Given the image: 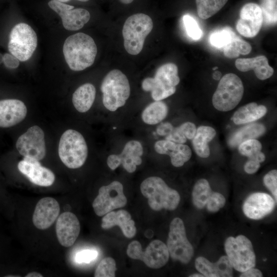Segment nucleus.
<instances>
[{"mask_svg": "<svg viewBox=\"0 0 277 277\" xmlns=\"http://www.w3.org/2000/svg\"><path fill=\"white\" fill-rule=\"evenodd\" d=\"M63 51L70 69L79 71L93 65L97 50L94 41L90 35L78 32L66 39Z\"/></svg>", "mask_w": 277, "mask_h": 277, "instance_id": "f257e3e1", "label": "nucleus"}, {"mask_svg": "<svg viewBox=\"0 0 277 277\" xmlns=\"http://www.w3.org/2000/svg\"><path fill=\"white\" fill-rule=\"evenodd\" d=\"M142 194L148 199L150 207L155 211L162 209L175 210L180 201L178 192L170 188L165 181L158 176H150L141 183Z\"/></svg>", "mask_w": 277, "mask_h": 277, "instance_id": "f03ea898", "label": "nucleus"}, {"mask_svg": "<svg viewBox=\"0 0 277 277\" xmlns=\"http://www.w3.org/2000/svg\"><path fill=\"white\" fill-rule=\"evenodd\" d=\"M105 108L115 112L123 107L130 95V86L126 75L121 70L113 69L104 77L101 85Z\"/></svg>", "mask_w": 277, "mask_h": 277, "instance_id": "7ed1b4c3", "label": "nucleus"}, {"mask_svg": "<svg viewBox=\"0 0 277 277\" xmlns=\"http://www.w3.org/2000/svg\"><path fill=\"white\" fill-rule=\"evenodd\" d=\"M180 81L177 66L167 63L157 68L153 77L144 78L142 88L145 91L150 92L154 101H162L175 92Z\"/></svg>", "mask_w": 277, "mask_h": 277, "instance_id": "20e7f679", "label": "nucleus"}, {"mask_svg": "<svg viewBox=\"0 0 277 277\" xmlns=\"http://www.w3.org/2000/svg\"><path fill=\"white\" fill-rule=\"evenodd\" d=\"M153 24L151 18L144 13H136L127 18L124 24L122 34L126 51L136 55L142 50L145 40L151 32Z\"/></svg>", "mask_w": 277, "mask_h": 277, "instance_id": "39448f33", "label": "nucleus"}, {"mask_svg": "<svg viewBox=\"0 0 277 277\" xmlns=\"http://www.w3.org/2000/svg\"><path fill=\"white\" fill-rule=\"evenodd\" d=\"M58 151L61 160L66 167L76 169L85 163L88 149L86 142L80 132L68 129L61 137Z\"/></svg>", "mask_w": 277, "mask_h": 277, "instance_id": "423d86ee", "label": "nucleus"}, {"mask_svg": "<svg viewBox=\"0 0 277 277\" xmlns=\"http://www.w3.org/2000/svg\"><path fill=\"white\" fill-rule=\"evenodd\" d=\"M244 87L240 78L235 74L228 73L220 80L212 96L214 107L221 111L234 109L242 98Z\"/></svg>", "mask_w": 277, "mask_h": 277, "instance_id": "0eeeda50", "label": "nucleus"}, {"mask_svg": "<svg viewBox=\"0 0 277 277\" xmlns=\"http://www.w3.org/2000/svg\"><path fill=\"white\" fill-rule=\"evenodd\" d=\"M225 250L232 266L244 272L255 265V255L251 241L245 236L228 237L225 242Z\"/></svg>", "mask_w": 277, "mask_h": 277, "instance_id": "6e6552de", "label": "nucleus"}, {"mask_svg": "<svg viewBox=\"0 0 277 277\" xmlns=\"http://www.w3.org/2000/svg\"><path fill=\"white\" fill-rule=\"evenodd\" d=\"M37 45V37L34 30L26 23H19L12 29L8 43L10 53L19 61H28Z\"/></svg>", "mask_w": 277, "mask_h": 277, "instance_id": "1a4fd4ad", "label": "nucleus"}, {"mask_svg": "<svg viewBox=\"0 0 277 277\" xmlns=\"http://www.w3.org/2000/svg\"><path fill=\"white\" fill-rule=\"evenodd\" d=\"M167 247L169 256L174 261L187 264L193 256V247L187 238L184 222L179 217L173 219L170 223Z\"/></svg>", "mask_w": 277, "mask_h": 277, "instance_id": "9d476101", "label": "nucleus"}, {"mask_svg": "<svg viewBox=\"0 0 277 277\" xmlns=\"http://www.w3.org/2000/svg\"><path fill=\"white\" fill-rule=\"evenodd\" d=\"M128 256L143 261L148 267L158 269L165 266L169 260V253L167 245L159 240L152 241L145 251L137 241L131 242L127 249Z\"/></svg>", "mask_w": 277, "mask_h": 277, "instance_id": "9b49d317", "label": "nucleus"}, {"mask_svg": "<svg viewBox=\"0 0 277 277\" xmlns=\"http://www.w3.org/2000/svg\"><path fill=\"white\" fill-rule=\"evenodd\" d=\"M127 201L122 184L114 181L99 189L98 194L94 200L92 207L95 214L102 216L114 209L124 207Z\"/></svg>", "mask_w": 277, "mask_h": 277, "instance_id": "f8f14e48", "label": "nucleus"}, {"mask_svg": "<svg viewBox=\"0 0 277 277\" xmlns=\"http://www.w3.org/2000/svg\"><path fill=\"white\" fill-rule=\"evenodd\" d=\"M16 148L24 157H31L38 161L46 155L45 134L38 126L30 127L17 139Z\"/></svg>", "mask_w": 277, "mask_h": 277, "instance_id": "ddd939ff", "label": "nucleus"}, {"mask_svg": "<svg viewBox=\"0 0 277 277\" xmlns=\"http://www.w3.org/2000/svg\"><path fill=\"white\" fill-rule=\"evenodd\" d=\"M48 4L61 17L63 25L67 30H80L90 19V13L85 9H74L73 6L56 0H51Z\"/></svg>", "mask_w": 277, "mask_h": 277, "instance_id": "4468645a", "label": "nucleus"}, {"mask_svg": "<svg viewBox=\"0 0 277 277\" xmlns=\"http://www.w3.org/2000/svg\"><path fill=\"white\" fill-rule=\"evenodd\" d=\"M263 21L261 8L250 3L245 5L240 11V17L236 23L238 32L246 37L255 36L259 32Z\"/></svg>", "mask_w": 277, "mask_h": 277, "instance_id": "2eb2a0df", "label": "nucleus"}, {"mask_svg": "<svg viewBox=\"0 0 277 277\" xmlns=\"http://www.w3.org/2000/svg\"><path fill=\"white\" fill-rule=\"evenodd\" d=\"M19 171L34 184L47 187L53 184L55 175L47 168L42 166L39 161L28 157H24L17 164Z\"/></svg>", "mask_w": 277, "mask_h": 277, "instance_id": "dca6fc26", "label": "nucleus"}, {"mask_svg": "<svg viewBox=\"0 0 277 277\" xmlns=\"http://www.w3.org/2000/svg\"><path fill=\"white\" fill-rule=\"evenodd\" d=\"M57 240L65 247L72 246L80 232V224L76 216L70 212H65L58 217L55 226Z\"/></svg>", "mask_w": 277, "mask_h": 277, "instance_id": "f3484780", "label": "nucleus"}, {"mask_svg": "<svg viewBox=\"0 0 277 277\" xmlns=\"http://www.w3.org/2000/svg\"><path fill=\"white\" fill-rule=\"evenodd\" d=\"M60 212L58 202L54 198L45 197L37 203L32 216V222L36 228L45 230L55 222Z\"/></svg>", "mask_w": 277, "mask_h": 277, "instance_id": "a211bd4d", "label": "nucleus"}, {"mask_svg": "<svg viewBox=\"0 0 277 277\" xmlns=\"http://www.w3.org/2000/svg\"><path fill=\"white\" fill-rule=\"evenodd\" d=\"M275 207V201L268 194L256 192L245 200L243 206L245 215L249 219H261L270 213Z\"/></svg>", "mask_w": 277, "mask_h": 277, "instance_id": "6ab92c4d", "label": "nucleus"}, {"mask_svg": "<svg viewBox=\"0 0 277 277\" xmlns=\"http://www.w3.org/2000/svg\"><path fill=\"white\" fill-rule=\"evenodd\" d=\"M27 109L21 100H0V127L8 128L22 122L26 117Z\"/></svg>", "mask_w": 277, "mask_h": 277, "instance_id": "aec40b11", "label": "nucleus"}, {"mask_svg": "<svg viewBox=\"0 0 277 277\" xmlns=\"http://www.w3.org/2000/svg\"><path fill=\"white\" fill-rule=\"evenodd\" d=\"M154 148L159 154L168 155L172 165L176 167L182 166L192 155L191 150L188 146L166 139L156 141Z\"/></svg>", "mask_w": 277, "mask_h": 277, "instance_id": "412c9836", "label": "nucleus"}, {"mask_svg": "<svg viewBox=\"0 0 277 277\" xmlns=\"http://www.w3.org/2000/svg\"><path fill=\"white\" fill-rule=\"evenodd\" d=\"M195 266L206 277L233 276V267L227 255L222 256L215 263L203 256L198 257L195 260Z\"/></svg>", "mask_w": 277, "mask_h": 277, "instance_id": "4be33fe9", "label": "nucleus"}, {"mask_svg": "<svg viewBox=\"0 0 277 277\" xmlns=\"http://www.w3.org/2000/svg\"><path fill=\"white\" fill-rule=\"evenodd\" d=\"M115 226H118L124 235L128 238H132L135 235L136 228L135 223L131 219L130 214L125 210L111 211L102 218L101 227L103 229H108Z\"/></svg>", "mask_w": 277, "mask_h": 277, "instance_id": "5701e85b", "label": "nucleus"}, {"mask_svg": "<svg viewBox=\"0 0 277 277\" xmlns=\"http://www.w3.org/2000/svg\"><path fill=\"white\" fill-rule=\"evenodd\" d=\"M144 147L138 140H131L124 145L121 152L117 154L118 159L123 168L129 173H133L137 166L142 163Z\"/></svg>", "mask_w": 277, "mask_h": 277, "instance_id": "b1692460", "label": "nucleus"}, {"mask_svg": "<svg viewBox=\"0 0 277 277\" xmlns=\"http://www.w3.org/2000/svg\"><path fill=\"white\" fill-rule=\"evenodd\" d=\"M235 65L238 70L242 72L253 70L256 76L261 80L269 78L274 72L273 69L269 66L268 59L264 55L238 58L235 62Z\"/></svg>", "mask_w": 277, "mask_h": 277, "instance_id": "393cba45", "label": "nucleus"}, {"mask_svg": "<svg viewBox=\"0 0 277 277\" xmlns=\"http://www.w3.org/2000/svg\"><path fill=\"white\" fill-rule=\"evenodd\" d=\"M96 96V89L91 83L78 87L72 95V102L75 109L81 113L88 111L92 107Z\"/></svg>", "mask_w": 277, "mask_h": 277, "instance_id": "a878e982", "label": "nucleus"}, {"mask_svg": "<svg viewBox=\"0 0 277 277\" xmlns=\"http://www.w3.org/2000/svg\"><path fill=\"white\" fill-rule=\"evenodd\" d=\"M216 131L209 126H201L196 129L192 140V146L195 153L199 156L206 158L210 155L208 143L215 136Z\"/></svg>", "mask_w": 277, "mask_h": 277, "instance_id": "bb28decb", "label": "nucleus"}, {"mask_svg": "<svg viewBox=\"0 0 277 277\" xmlns=\"http://www.w3.org/2000/svg\"><path fill=\"white\" fill-rule=\"evenodd\" d=\"M267 111L265 106L250 103L239 108L234 112L232 120L236 125L252 122L262 117Z\"/></svg>", "mask_w": 277, "mask_h": 277, "instance_id": "cd10ccee", "label": "nucleus"}, {"mask_svg": "<svg viewBox=\"0 0 277 277\" xmlns=\"http://www.w3.org/2000/svg\"><path fill=\"white\" fill-rule=\"evenodd\" d=\"M168 113L167 105L162 101H154L148 105L141 113V118L146 125L153 126L161 123Z\"/></svg>", "mask_w": 277, "mask_h": 277, "instance_id": "c85d7f7f", "label": "nucleus"}, {"mask_svg": "<svg viewBox=\"0 0 277 277\" xmlns=\"http://www.w3.org/2000/svg\"><path fill=\"white\" fill-rule=\"evenodd\" d=\"M266 131L265 126L254 123L245 126L235 131L229 137L228 143L231 147H236L248 140L254 139L263 135Z\"/></svg>", "mask_w": 277, "mask_h": 277, "instance_id": "c756f323", "label": "nucleus"}, {"mask_svg": "<svg viewBox=\"0 0 277 277\" xmlns=\"http://www.w3.org/2000/svg\"><path fill=\"white\" fill-rule=\"evenodd\" d=\"M212 192L209 183L206 180L202 179L198 180L192 192L194 205L199 209H203L206 206Z\"/></svg>", "mask_w": 277, "mask_h": 277, "instance_id": "7c9ffc66", "label": "nucleus"}, {"mask_svg": "<svg viewBox=\"0 0 277 277\" xmlns=\"http://www.w3.org/2000/svg\"><path fill=\"white\" fill-rule=\"evenodd\" d=\"M196 132L195 125L189 122L182 124L179 127L174 128L168 135V139L179 144H184L187 139L192 140Z\"/></svg>", "mask_w": 277, "mask_h": 277, "instance_id": "2f4dec72", "label": "nucleus"}, {"mask_svg": "<svg viewBox=\"0 0 277 277\" xmlns=\"http://www.w3.org/2000/svg\"><path fill=\"white\" fill-rule=\"evenodd\" d=\"M197 12L202 19H207L219 11L228 0H195Z\"/></svg>", "mask_w": 277, "mask_h": 277, "instance_id": "473e14b6", "label": "nucleus"}, {"mask_svg": "<svg viewBox=\"0 0 277 277\" xmlns=\"http://www.w3.org/2000/svg\"><path fill=\"white\" fill-rule=\"evenodd\" d=\"M236 36L232 30L225 28L212 33L209 37L210 44L217 48H224Z\"/></svg>", "mask_w": 277, "mask_h": 277, "instance_id": "72a5a7b5", "label": "nucleus"}, {"mask_svg": "<svg viewBox=\"0 0 277 277\" xmlns=\"http://www.w3.org/2000/svg\"><path fill=\"white\" fill-rule=\"evenodd\" d=\"M115 260L110 257L103 259L98 265L95 273V277H114L116 270Z\"/></svg>", "mask_w": 277, "mask_h": 277, "instance_id": "f704fd0d", "label": "nucleus"}, {"mask_svg": "<svg viewBox=\"0 0 277 277\" xmlns=\"http://www.w3.org/2000/svg\"><path fill=\"white\" fill-rule=\"evenodd\" d=\"M183 19L188 35L193 39H200L203 32L195 19L189 15H185Z\"/></svg>", "mask_w": 277, "mask_h": 277, "instance_id": "c9c22d12", "label": "nucleus"}, {"mask_svg": "<svg viewBox=\"0 0 277 277\" xmlns=\"http://www.w3.org/2000/svg\"><path fill=\"white\" fill-rule=\"evenodd\" d=\"M262 146L261 143L255 139L248 140L241 143L238 149L239 152L243 155L248 157L254 154L255 153L261 151Z\"/></svg>", "mask_w": 277, "mask_h": 277, "instance_id": "e433bc0d", "label": "nucleus"}, {"mask_svg": "<svg viewBox=\"0 0 277 277\" xmlns=\"http://www.w3.org/2000/svg\"><path fill=\"white\" fill-rule=\"evenodd\" d=\"M226 200L223 195L216 192H212L206 205L207 210L210 212H216L223 207Z\"/></svg>", "mask_w": 277, "mask_h": 277, "instance_id": "4c0bfd02", "label": "nucleus"}, {"mask_svg": "<svg viewBox=\"0 0 277 277\" xmlns=\"http://www.w3.org/2000/svg\"><path fill=\"white\" fill-rule=\"evenodd\" d=\"M263 182L266 187L270 190L277 200V171L272 170L267 173L263 178Z\"/></svg>", "mask_w": 277, "mask_h": 277, "instance_id": "58836bf2", "label": "nucleus"}, {"mask_svg": "<svg viewBox=\"0 0 277 277\" xmlns=\"http://www.w3.org/2000/svg\"><path fill=\"white\" fill-rule=\"evenodd\" d=\"M98 255V252L94 250H84L77 252L75 255V261L78 263H88L94 260Z\"/></svg>", "mask_w": 277, "mask_h": 277, "instance_id": "ea45409f", "label": "nucleus"}, {"mask_svg": "<svg viewBox=\"0 0 277 277\" xmlns=\"http://www.w3.org/2000/svg\"><path fill=\"white\" fill-rule=\"evenodd\" d=\"M236 51L241 54H247L251 51V46L247 42L235 37L233 39Z\"/></svg>", "mask_w": 277, "mask_h": 277, "instance_id": "a19ab883", "label": "nucleus"}, {"mask_svg": "<svg viewBox=\"0 0 277 277\" xmlns=\"http://www.w3.org/2000/svg\"><path fill=\"white\" fill-rule=\"evenodd\" d=\"M3 63L9 69H16L19 65V60L12 54L5 53L3 55Z\"/></svg>", "mask_w": 277, "mask_h": 277, "instance_id": "79ce46f5", "label": "nucleus"}, {"mask_svg": "<svg viewBox=\"0 0 277 277\" xmlns=\"http://www.w3.org/2000/svg\"><path fill=\"white\" fill-rule=\"evenodd\" d=\"M173 128V126L170 123H161L157 126L156 131L158 135L166 136L172 131Z\"/></svg>", "mask_w": 277, "mask_h": 277, "instance_id": "37998d69", "label": "nucleus"}, {"mask_svg": "<svg viewBox=\"0 0 277 277\" xmlns=\"http://www.w3.org/2000/svg\"><path fill=\"white\" fill-rule=\"evenodd\" d=\"M233 39L224 47V54L225 56L230 58L238 57L240 54L235 48Z\"/></svg>", "mask_w": 277, "mask_h": 277, "instance_id": "c03bdc74", "label": "nucleus"}, {"mask_svg": "<svg viewBox=\"0 0 277 277\" xmlns=\"http://www.w3.org/2000/svg\"><path fill=\"white\" fill-rule=\"evenodd\" d=\"M260 167V163L257 161L248 159L244 165V170L248 174L255 173Z\"/></svg>", "mask_w": 277, "mask_h": 277, "instance_id": "a18cd8bd", "label": "nucleus"}, {"mask_svg": "<svg viewBox=\"0 0 277 277\" xmlns=\"http://www.w3.org/2000/svg\"><path fill=\"white\" fill-rule=\"evenodd\" d=\"M107 164L109 168L112 170H115L121 165L117 154H110L107 159Z\"/></svg>", "mask_w": 277, "mask_h": 277, "instance_id": "49530a36", "label": "nucleus"}, {"mask_svg": "<svg viewBox=\"0 0 277 277\" xmlns=\"http://www.w3.org/2000/svg\"><path fill=\"white\" fill-rule=\"evenodd\" d=\"M240 277H262L263 274L258 269L252 267L244 272L240 275Z\"/></svg>", "mask_w": 277, "mask_h": 277, "instance_id": "de8ad7c7", "label": "nucleus"}, {"mask_svg": "<svg viewBox=\"0 0 277 277\" xmlns=\"http://www.w3.org/2000/svg\"><path fill=\"white\" fill-rule=\"evenodd\" d=\"M248 159L257 161L260 163L265 161V155L261 151H259L249 157Z\"/></svg>", "mask_w": 277, "mask_h": 277, "instance_id": "09e8293b", "label": "nucleus"}, {"mask_svg": "<svg viewBox=\"0 0 277 277\" xmlns=\"http://www.w3.org/2000/svg\"><path fill=\"white\" fill-rule=\"evenodd\" d=\"M26 277H43V275L37 272H29L25 275Z\"/></svg>", "mask_w": 277, "mask_h": 277, "instance_id": "8fccbe9b", "label": "nucleus"}, {"mask_svg": "<svg viewBox=\"0 0 277 277\" xmlns=\"http://www.w3.org/2000/svg\"><path fill=\"white\" fill-rule=\"evenodd\" d=\"M222 74L219 71H216L213 73L212 77L215 80H219L221 77Z\"/></svg>", "mask_w": 277, "mask_h": 277, "instance_id": "3c124183", "label": "nucleus"}, {"mask_svg": "<svg viewBox=\"0 0 277 277\" xmlns=\"http://www.w3.org/2000/svg\"><path fill=\"white\" fill-rule=\"evenodd\" d=\"M134 0H119V1L124 4H129L131 3Z\"/></svg>", "mask_w": 277, "mask_h": 277, "instance_id": "603ef678", "label": "nucleus"}, {"mask_svg": "<svg viewBox=\"0 0 277 277\" xmlns=\"http://www.w3.org/2000/svg\"><path fill=\"white\" fill-rule=\"evenodd\" d=\"M204 275L202 273H194L189 275V277H204Z\"/></svg>", "mask_w": 277, "mask_h": 277, "instance_id": "864d4df0", "label": "nucleus"}, {"mask_svg": "<svg viewBox=\"0 0 277 277\" xmlns=\"http://www.w3.org/2000/svg\"><path fill=\"white\" fill-rule=\"evenodd\" d=\"M56 1H59V2H63V3H64V2H68L70 0H56ZM77 1H81V2H87L89 0H77Z\"/></svg>", "mask_w": 277, "mask_h": 277, "instance_id": "5fc2aeb1", "label": "nucleus"}, {"mask_svg": "<svg viewBox=\"0 0 277 277\" xmlns=\"http://www.w3.org/2000/svg\"><path fill=\"white\" fill-rule=\"evenodd\" d=\"M3 62V55L0 53V64Z\"/></svg>", "mask_w": 277, "mask_h": 277, "instance_id": "6e6d98bb", "label": "nucleus"}, {"mask_svg": "<svg viewBox=\"0 0 277 277\" xmlns=\"http://www.w3.org/2000/svg\"><path fill=\"white\" fill-rule=\"evenodd\" d=\"M217 68H218L217 67H215L213 68L212 69H213V70H216V69H217Z\"/></svg>", "mask_w": 277, "mask_h": 277, "instance_id": "4d7b16f0", "label": "nucleus"}]
</instances>
